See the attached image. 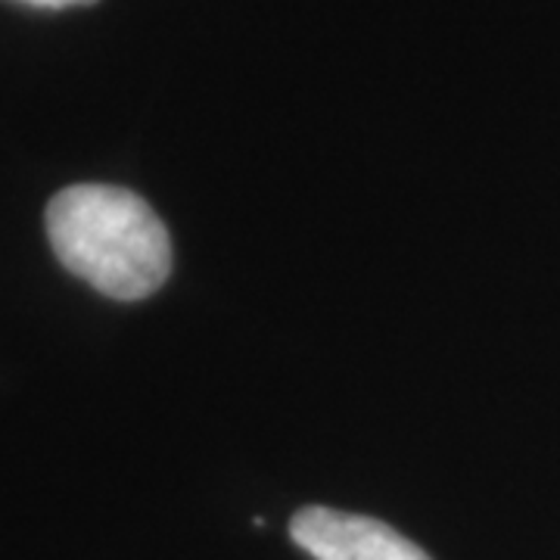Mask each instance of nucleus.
I'll return each mask as SVG.
<instances>
[{
    "mask_svg": "<svg viewBox=\"0 0 560 560\" xmlns=\"http://www.w3.org/2000/svg\"><path fill=\"white\" fill-rule=\"evenodd\" d=\"M47 241L69 275L109 300H143L172 271V241L160 215L113 184L60 190L47 206Z\"/></svg>",
    "mask_w": 560,
    "mask_h": 560,
    "instance_id": "f257e3e1",
    "label": "nucleus"
},
{
    "mask_svg": "<svg viewBox=\"0 0 560 560\" xmlns=\"http://www.w3.org/2000/svg\"><path fill=\"white\" fill-rule=\"evenodd\" d=\"M290 536L315 560H433L393 526L334 508H302L290 523Z\"/></svg>",
    "mask_w": 560,
    "mask_h": 560,
    "instance_id": "f03ea898",
    "label": "nucleus"
},
{
    "mask_svg": "<svg viewBox=\"0 0 560 560\" xmlns=\"http://www.w3.org/2000/svg\"><path fill=\"white\" fill-rule=\"evenodd\" d=\"M28 7H40V10H66V7H91L97 0H20Z\"/></svg>",
    "mask_w": 560,
    "mask_h": 560,
    "instance_id": "7ed1b4c3",
    "label": "nucleus"
}]
</instances>
